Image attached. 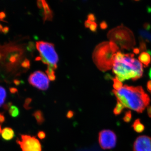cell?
Masks as SVG:
<instances>
[{
    "label": "cell",
    "mask_w": 151,
    "mask_h": 151,
    "mask_svg": "<svg viewBox=\"0 0 151 151\" xmlns=\"http://www.w3.org/2000/svg\"><path fill=\"white\" fill-rule=\"evenodd\" d=\"M32 115L35 118L38 125H42L45 121L43 112L40 110H37L35 111Z\"/></svg>",
    "instance_id": "5bb4252c"
},
{
    "label": "cell",
    "mask_w": 151,
    "mask_h": 151,
    "mask_svg": "<svg viewBox=\"0 0 151 151\" xmlns=\"http://www.w3.org/2000/svg\"><path fill=\"white\" fill-rule=\"evenodd\" d=\"M10 91L11 93L12 94H14V93H16L17 92V89L15 88H11L10 89Z\"/></svg>",
    "instance_id": "f35d334b"
},
{
    "label": "cell",
    "mask_w": 151,
    "mask_h": 151,
    "mask_svg": "<svg viewBox=\"0 0 151 151\" xmlns=\"http://www.w3.org/2000/svg\"><path fill=\"white\" fill-rule=\"evenodd\" d=\"M9 28L8 27L6 26L3 28L2 30V32L4 34L6 35L9 32Z\"/></svg>",
    "instance_id": "d6a6232c"
},
{
    "label": "cell",
    "mask_w": 151,
    "mask_h": 151,
    "mask_svg": "<svg viewBox=\"0 0 151 151\" xmlns=\"http://www.w3.org/2000/svg\"><path fill=\"white\" fill-rule=\"evenodd\" d=\"M6 97V92L5 89L0 86V107L2 106L5 101Z\"/></svg>",
    "instance_id": "d6986e66"
},
{
    "label": "cell",
    "mask_w": 151,
    "mask_h": 151,
    "mask_svg": "<svg viewBox=\"0 0 151 151\" xmlns=\"http://www.w3.org/2000/svg\"><path fill=\"white\" fill-rule=\"evenodd\" d=\"M6 47L5 59L7 67L9 69H12L17 67L20 63L23 57L24 50L21 45H10Z\"/></svg>",
    "instance_id": "8992f818"
},
{
    "label": "cell",
    "mask_w": 151,
    "mask_h": 151,
    "mask_svg": "<svg viewBox=\"0 0 151 151\" xmlns=\"http://www.w3.org/2000/svg\"><path fill=\"white\" fill-rule=\"evenodd\" d=\"M2 131H1V125H0V134L1 133Z\"/></svg>",
    "instance_id": "ee69618b"
},
{
    "label": "cell",
    "mask_w": 151,
    "mask_h": 151,
    "mask_svg": "<svg viewBox=\"0 0 151 151\" xmlns=\"http://www.w3.org/2000/svg\"><path fill=\"white\" fill-rule=\"evenodd\" d=\"M117 100L125 107L138 113H142L150 102V97L141 86L125 85L119 90H113Z\"/></svg>",
    "instance_id": "7a4b0ae2"
},
{
    "label": "cell",
    "mask_w": 151,
    "mask_h": 151,
    "mask_svg": "<svg viewBox=\"0 0 151 151\" xmlns=\"http://www.w3.org/2000/svg\"><path fill=\"white\" fill-rule=\"evenodd\" d=\"M6 14L4 12H0V20L4 21V19L5 18Z\"/></svg>",
    "instance_id": "1f68e13d"
},
{
    "label": "cell",
    "mask_w": 151,
    "mask_h": 151,
    "mask_svg": "<svg viewBox=\"0 0 151 151\" xmlns=\"http://www.w3.org/2000/svg\"><path fill=\"white\" fill-rule=\"evenodd\" d=\"M132 127L135 132L140 133L145 129V126L141 123L139 119H137L132 124Z\"/></svg>",
    "instance_id": "9a60e30c"
},
{
    "label": "cell",
    "mask_w": 151,
    "mask_h": 151,
    "mask_svg": "<svg viewBox=\"0 0 151 151\" xmlns=\"http://www.w3.org/2000/svg\"><path fill=\"white\" fill-rule=\"evenodd\" d=\"M149 76L151 79V68H150V71H149Z\"/></svg>",
    "instance_id": "b9f144b4"
},
{
    "label": "cell",
    "mask_w": 151,
    "mask_h": 151,
    "mask_svg": "<svg viewBox=\"0 0 151 151\" xmlns=\"http://www.w3.org/2000/svg\"><path fill=\"white\" fill-rule=\"evenodd\" d=\"M5 118L3 114L0 113V124H2L4 122Z\"/></svg>",
    "instance_id": "8d00e7d4"
},
{
    "label": "cell",
    "mask_w": 151,
    "mask_h": 151,
    "mask_svg": "<svg viewBox=\"0 0 151 151\" xmlns=\"http://www.w3.org/2000/svg\"><path fill=\"white\" fill-rule=\"evenodd\" d=\"M21 139L17 142L20 146L22 151H42L40 141L35 137L29 135H21Z\"/></svg>",
    "instance_id": "ba28073f"
},
{
    "label": "cell",
    "mask_w": 151,
    "mask_h": 151,
    "mask_svg": "<svg viewBox=\"0 0 151 151\" xmlns=\"http://www.w3.org/2000/svg\"><path fill=\"white\" fill-rule=\"evenodd\" d=\"M37 48L40 53V56L36 60H41L44 64H47L54 70L57 68L58 57L55 51L53 44L43 41H39L36 44Z\"/></svg>",
    "instance_id": "5b68a950"
},
{
    "label": "cell",
    "mask_w": 151,
    "mask_h": 151,
    "mask_svg": "<svg viewBox=\"0 0 151 151\" xmlns=\"http://www.w3.org/2000/svg\"><path fill=\"white\" fill-rule=\"evenodd\" d=\"M87 18L89 21L92 22H94L96 20V17L93 14H89L87 16Z\"/></svg>",
    "instance_id": "f1b7e54d"
},
{
    "label": "cell",
    "mask_w": 151,
    "mask_h": 151,
    "mask_svg": "<svg viewBox=\"0 0 151 151\" xmlns=\"http://www.w3.org/2000/svg\"><path fill=\"white\" fill-rule=\"evenodd\" d=\"M134 52L135 54H138L140 52V50L139 48H135L134 49Z\"/></svg>",
    "instance_id": "60d3db41"
},
{
    "label": "cell",
    "mask_w": 151,
    "mask_h": 151,
    "mask_svg": "<svg viewBox=\"0 0 151 151\" xmlns=\"http://www.w3.org/2000/svg\"><path fill=\"white\" fill-rule=\"evenodd\" d=\"M147 87L148 92L151 94V81H148L147 83Z\"/></svg>",
    "instance_id": "e575fe53"
},
{
    "label": "cell",
    "mask_w": 151,
    "mask_h": 151,
    "mask_svg": "<svg viewBox=\"0 0 151 151\" xmlns=\"http://www.w3.org/2000/svg\"><path fill=\"white\" fill-rule=\"evenodd\" d=\"M113 88L115 90H119L122 88L123 86V84L121 81H119L116 77L113 78Z\"/></svg>",
    "instance_id": "44dd1931"
},
{
    "label": "cell",
    "mask_w": 151,
    "mask_h": 151,
    "mask_svg": "<svg viewBox=\"0 0 151 151\" xmlns=\"http://www.w3.org/2000/svg\"><path fill=\"white\" fill-rule=\"evenodd\" d=\"M147 114L149 117L151 118V106H148L147 107Z\"/></svg>",
    "instance_id": "74e56055"
},
{
    "label": "cell",
    "mask_w": 151,
    "mask_h": 151,
    "mask_svg": "<svg viewBox=\"0 0 151 151\" xmlns=\"http://www.w3.org/2000/svg\"><path fill=\"white\" fill-rule=\"evenodd\" d=\"M46 72L50 80L52 81L55 80L56 76L55 75V70L53 68L50 66H47Z\"/></svg>",
    "instance_id": "ac0fdd59"
},
{
    "label": "cell",
    "mask_w": 151,
    "mask_h": 151,
    "mask_svg": "<svg viewBox=\"0 0 151 151\" xmlns=\"http://www.w3.org/2000/svg\"><path fill=\"white\" fill-rule=\"evenodd\" d=\"M132 119V112L130 111H126L125 115L123 117V120L126 123H129L131 122Z\"/></svg>",
    "instance_id": "7402d4cb"
},
{
    "label": "cell",
    "mask_w": 151,
    "mask_h": 151,
    "mask_svg": "<svg viewBox=\"0 0 151 151\" xmlns=\"http://www.w3.org/2000/svg\"><path fill=\"white\" fill-rule=\"evenodd\" d=\"M42 16L44 22L46 21H52L53 18V12L50 7L47 3L45 0H42Z\"/></svg>",
    "instance_id": "8fae6325"
},
{
    "label": "cell",
    "mask_w": 151,
    "mask_h": 151,
    "mask_svg": "<svg viewBox=\"0 0 151 151\" xmlns=\"http://www.w3.org/2000/svg\"><path fill=\"white\" fill-rule=\"evenodd\" d=\"M100 27L102 29H105L108 27V24L105 21H103L100 23Z\"/></svg>",
    "instance_id": "4dcf8cb0"
},
{
    "label": "cell",
    "mask_w": 151,
    "mask_h": 151,
    "mask_svg": "<svg viewBox=\"0 0 151 151\" xmlns=\"http://www.w3.org/2000/svg\"><path fill=\"white\" fill-rule=\"evenodd\" d=\"M14 82L17 86H18L21 84V81L20 80H18V79H14Z\"/></svg>",
    "instance_id": "ab89813d"
},
{
    "label": "cell",
    "mask_w": 151,
    "mask_h": 151,
    "mask_svg": "<svg viewBox=\"0 0 151 151\" xmlns=\"http://www.w3.org/2000/svg\"><path fill=\"white\" fill-rule=\"evenodd\" d=\"M92 23V22L90 21L89 20H86V21L85 22V23H84V25H85V27L89 28Z\"/></svg>",
    "instance_id": "836d02e7"
},
{
    "label": "cell",
    "mask_w": 151,
    "mask_h": 151,
    "mask_svg": "<svg viewBox=\"0 0 151 151\" xmlns=\"http://www.w3.org/2000/svg\"><path fill=\"white\" fill-rule=\"evenodd\" d=\"M107 36L110 41L119 45L122 49L130 50L136 45L134 33L123 24L110 30Z\"/></svg>",
    "instance_id": "277c9868"
},
{
    "label": "cell",
    "mask_w": 151,
    "mask_h": 151,
    "mask_svg": "<svg viewBox=\"0 0 151 151\" xmlns=\"http://www.w3.org/2000/svg\"><path fill=\"white\" fill-rule=\"evenodd\" d=\"M38 137L40 139L42 140L45 139L46 137V134L44 131H40L37 133Z\"/></svg>",
    "instance_id": "484cf974"
},
{
    "label": "cell",
    "mask_w": 151,
    "mask_h": 151,
    "mask_svg": "<svg viewBox=\"0 0 151 151\" xmlns=\"http://www.w3.org/2000/svg\"><path fill=\"white\" fill-rule=\"evenodd\" d=\"M140 46L139 49L140 51L148 52L147 49V47H146V43L145 41L143 40L142 38L140 37L139 39Z\"/></svg>",
    "instance_id": "603a6c76"
},
{
    "label": "cell",
    "mask_w": 151,
    "mask_h": 151,
    "mask_svg": "<svg viewBox=\"0 0 151 151\" xmlns=\"http://www.w3.org/2000/svg\"><path fill=\"white\" fill-rule=\"evenodd\" d=\"M119 50V47L113 42H103L95 47L92 58L99 70L106 71L113 67L114 56Z\"/></svg>",
    "instance_id": "3957f363"
},
{
    "label": "cell",
    "mask_w": 151,
    "mask_h": 151,
    "mask_svg": "<svg viewBox=\"0 0 151 151\" xmlns=\"http://www.w3.org/2000/svg\"><path fill=\"white\" fill-rule=\"evenodd\" d=\"M32 102V99L31 98H27L25 101L24 107L26 110H30L31 109L32 107L30 106V104Z\"/></svg>",
    "instance_id": "cb8c5ba5"
},
{
    "label": "cell",
    "mask_w": 151,
    "mask_h": 151,
    "mask_svg": "<svg viewBox=\"0 0 151 151\" xmlns=\"http://www.w3.org/2000/svg\"><path fill=\"white\" fill-rule=\"evenodd\" d=\"M1 137L3 139L9 141L11 140L15 137V133L14 130L11 128L6 127L3 129L1 132Z\"/></svg>",
    "instance_id": "4fadbf2b"
},
{
    "label": "cell",
    "mask_w": 151,
    "mask_h": 151,
    "mask_svg": "<svg viewBox=\"0 0 151 151\" xmlns=\"http://www.w3.org/2000/svg\"><path fill=\"white\" fill-rule=\"evenodd\" d=\"M28 81L33 86L43 91L47 90L49 86L48 76L40 70L35 71L32 73L29 77Z\"/></svg>",
    "instance_id": "9c48e42d"
},
{
    "label": "cell",
    "mask_w": 151,
    "mask_h": 151,
    "mask_svg": "<svg viewBox=\"0 0 151 151\" xmlns=\"http://www.w3.org/2000/svg\"><path fill=\"white\" fill-rule=\"evenodd\" d=\"M139 33L141 37L145 39L147 41L151 42V34L145 30L141 29L139 31Z\"/></svg>",
    "instance_id": "ffe728a7"
},
{
    "label": "cell",
    "mask_w": 151,
    "mask_h": 151,
    "mask_svg": "<svg viewBox=\"0 0 151 151\" xmlns=\"http://www.w3.org/2000/svg\"><path fill=\"white\" fill-rule=\"evenodd\" d=\"M133 151H151V138L149 136H140L136 139Z\"/></svg>",
    "instance_id": "30bf717a"
},
{
    "label": "cell",
    "mask_w": 151,
    "mask_h": 151,
    "mask_svg": "<svg viewBox=\"0 0 151 151\" xmlns=\"http://www.w3.org/2000/svg\"><path fill=\"white\" fill-rule=\"evenodd\" d=\"M34 44L32 42H30L29 43L28 45L27 48V50H29V51H31L34 50Z\"/></svg>",
    "instance_id": "83f0119b"
},
{
    "label": "cell",
    "mask_w": 151,
    "mask_h": 151,
    "mask_svg": "<svg viewBox=\"0 0 151 151\" xmlns=\"http://www.w3.org/2000/svg\"><path fill=\"white\" fill-rule=\"evenodd\" d=\"M150 52H142L139 55L138 58L140 62L142 63L145 67H147L150 64L151 61Z\"/></svg>",
    "instance_id": "7c38bea8"
},
{
    "label": "cell",
    "mask_w": 151,
    "mask_h": 151,
    "mask_svg": "<svg viewBox=\"0 0 151 151\" xmlns=\"http://www.w3.org/2000/svg\"><path fill=\"white\" fill-rule=\"evenodd\" d=\"M9 113L13 118H17L19 115V108L15 105H11L9 109Z\"/></svg>",
    "instance_id": "e0dca14e"
},
{
    "label": "cell",
    "mask_w": 151,
    "mask_h": 151,
    "mask_svg": "<svg viewBox=\"0 0 151 151\" xmlns=\"http://www.w3.org/2000/svg\"><path fill=\"white\" fill-rule=\"evenodd\" d=\"M21 65L22 67L24 68L27 69V68H29L30 66V61L27 58H25L22 62Z\"/></svg>",
    "instance_id": "d4e9b609"
},
{
    "label": "cell",
    "mask_w": 151,
    "mask_h": 151,
    "mask_svg": "<svg viewBox=\"0 0 151 151\" xmlns=\"http://www.w3.org/2000/svg\"><path fill=\"white\" fill-rule=\"evenodd\" d=\"M74 115V113L73 111H69L68 112L67 114H66V117H67L68 119H71V118H73Z\"/></svg>",
    "instance_id": "f546056e"
},
{
    "label": "cell",
    "mask_w": 151,
    "mask_h": 151,
    "mask_svg": "<svg viewBox=\"0 0 151 151\" xmlns=\"http://www.w3.org/2000/svg\"><path fill=\"white\" fill-rule=\"evenodd\" d=\"M1 53H0V59H1Z\"/></svg>",
    "instance_id": "f6af8a7d"
},
{
    "label": "cell",
    "mask_w": 151,
    "mask_h": 151,
    "mask_svg": "<svg viewBox=\"0 0 151 151\" xmlns=\"http://www.w3.org/2000/svg\"><path fill=\"white\" fill-rule=\"evenodd\" d=\"M134 56L132 53L123 54L120 51L115 55L113 72L121 82L131 78L136 81L142 76V64Z\"/></svg>",
    "instance_id": "6da1fadb"
},
{
    "label": "cell",
    "mask_w": 151,
    "mask_h": 151,
    "mask_svg": "<svg viewBox=\"0 0 151 151\" xmlns=\"http://www.w3.org/2000/svg\"><path fill=\"white\" fill-rule=\"evenodd\" d=\"M3 29V26L0 24V31H2Z\"/></svg>",
    "instance_id": "7bdbcfd3"
},
{
    "label": "cell",
    "mask_w": 151,
    "mask_h": 151,
    "mask_svg": "<svg viewBox=\"0 0 151 151\" xmlns=\"http://www.w3.org/2000/svg\"><path fill=\"white\" fill-rule=\"evenodd\" d=\"M98 140L100 147L103 150L113 149L116 145L117 136L111 130H103L99 132Z\"/></svg>",
    "instance_id": "52a82bcc"
},
{
    "label": "cell",
    "mask_w": 151,
    "mask_h": 151,
    "mask_svg": "<svg viewBox=\"0 0 151 151\" xmlns=\"http://www.w3.org/2000/svg\"><path fill=\"white\" fill-rule=\"evenodd\" d=\"M124 108L125 106L119 100H117V104L113 110V113L116 116L120 115L124 111Z\"/></svg>",
    "instance_id": "2e32d148"
},
{
    "label": "cell",
    "mask_w": 151,
    "mask_h": 151,
    "mask_svg": "<svg viewBox=\"0 0 151 151\" xmlns=\"http://www.w3.org/2000/svg\"><path fill=\"white\" fill-rule=\"evenodd\" d=\"M144 27L145 28V29L147 30H148L150 29V25L148 23H145L144 24Z\"/></svg>",
    "instance_id": "d590c367"
},
{
    "label": "cell",
    "mask_w": 151,
    "mask_h": 151,
    "mask_svg": "<svg viewBox=\"0 0 151 151\" xmlns=\"http://www.w3.org/2000/svg\"><path fill=\"white\" fill-rule=\"evenodd\" d=\"M97 25L95 22H92L89 28L93 32H95L97 31Z\"/></svg>",
    "instance_id": "4316f807"
}]
</instances>
